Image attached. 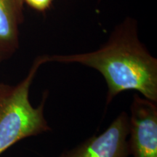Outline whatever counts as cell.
Instances as JSON below:
<instances>
[{
    "mask_svg": "<svg viewBox=\"0 0 157 157\" xmlns=\"http://www.w3.org/2000/svg\"><path fill=\"white\" fill-rule=\"evenodd\" d=\"M49 62L81 64L99 72L107 85L106 105L118 95L129 90L157 102V59L140 41L138 25L133 17H127L116 25L108 40L97 50L48 55Z\"/></svg>",
    "mask_w": 157,
    "mask_h": 157,
    "instance_id": "cell-1",
    "label": "cell"
},
{
    "mask_svg": "<svg viewBox=\"0 0 157 157\" xmlns=\"http://www.w3.org/2000/svg\"><path fill=\"white\" fill-rule=\"evenodd\" d=\"M47 57H36L25 77L17 84L0 82V155L23 139L52 130L44 116L48 92H44L36 107L29 99L31 86L39 68L47 63Z\"/></svg>",
    "mask_w": 157,
    "mask_h": 157,
    "instance_id": "cell-2",
    "label": "cell"
},
{
    "mask_svg": "<svg viewBox=\"0 0 157 157\" xmlns=\"http://www.w3.org/2000/svg\"><path fill=\"white\" fill-rule=\"evenodd\" d=\"M128 145L133 157H157V102L138 93L130 105Z\"/></svg>",
    "mask_w": 157,
    "mask_h": 157,
    "instance_id": "cell-3",
    "label": "cell"
},
{
    "mask_svg": "<svg viewBox=\"0 0 157 157\" xmlns=\"http://www.w3.org/2000/svg\"><path fill=\"white\" fill-rule=\"evenodd\" d=\"M129 115L122 111L100 135H93L60 157H128Z\"/></svg>",
    "mask_w": 157,
    "mask_h": 157,
    "instance_id": "cell-4",
    "label": "cell"
},
{
    "mask_svg": "<svg viewBox=\"0 0 157 157\" xmlns=\"http://www.w3.org/2000/svg\"><path fill=\"white\" fill-rule=\"evenodd\" d=\"M23 4V0H0V64L10 59L19 49Z\"/></svg>",
    "mask_w": 157,
    "mask_h": 157,
    "instance_id": "cell-5",
    "label": "cell"
},
{
    "mask_svg": "<svg viewBox=\"0 0 157 157\" xmlns=\"http://www.w3.org/2000/svg\"><path fill=\"white\" fill-rule=\"evenodd\" d=\"M23 2L34 10L44 13L50 9L53 0H23Z\"/></svg>",
    "mask_w": 157,
    "mask_h": 157,
    "instance_id": "cell-6",
    "label": "cell"
}]
</instances>
